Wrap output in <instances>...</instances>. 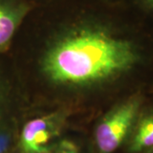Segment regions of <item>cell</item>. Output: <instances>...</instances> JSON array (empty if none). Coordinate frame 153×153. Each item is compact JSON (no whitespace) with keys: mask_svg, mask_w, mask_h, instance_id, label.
<instances>
[{"mask_svg":"<svg viewBox=\"0 0 153 153\" xmlns=\"http://www.w3.org/2000/svg\"><path fill=\"white\" fill-rule=\"evenodd\" d=\"M31 10L32 4L24 0H0V51L7 49Z\"/></svg>","mask_w":153,"mask_h":153,"instance_id":"3957f363","label":"cell"},{"mask_svg":"<svg viewBox=\"0 0 153 153\" xmlns=\"http://www.w3.org/2000/svg\"><path fill=\"white\" fill-rule=\"evenodd\" d=\"M128 151L141 153L153 150V111L137 119L132 129Z\"/></svg>","mask_w":153,"mask_h":153,"instance_id":"5b68a950","label":"cell"},{"mask_svg":"<svg viewBox=\"0 0 153 153\" xmlns=\"http://www.w3.org/2000/svg\"><path fill=\"white\" fill-rule=\"evenodd\" d=\"M136 5L145 13L153 17V0H134Z\"/></svg>","mask_w":153,"mask_h":153,"instance_id":"8992f818","label":"cell"},{"mask_svg":"<svg viewBox=\"0 0 153 153\" xmlns=\"http://www.w3.org/2000/svg\"><path fill=\"white\" fill-rule=\"evenodd\" d=\"M53 125L49 118H36L24 126L21 135L23 153H44L53 134Z\"/></svg>","mask_w":153,"mask_h":153,"instance_id":"277c9868","label":"cell"},{"mask_svg":"<svg viewBox=\"0 0 153 153\" xmlns=\"http://www.w3.org/2000/svg\"><path fill=\"white\" fill-rule=\"evenodd\" d=\"M151 153H153V150L152 151H151Z\"/></svg>","mask_w":153,"mask_h":153,"instance_id":"ba28073f","label":"cell"},{"mask_svg":"<svg viewBox=\"0 0 153 153\" xmlns=\"http://www.w3.org/2000/svg\"><path fill=\"white\" fill-rule=\"evenodd\" d=\"M137 45L113 24L79 19L47 54L44 71L59 83L115 80L140 64L141 53Z\"/></svg>","mask_w":153,"mask_h":153,"instance_id":"6da1fadb","label":"cell"},{"mask_svg":"<svg viewBox=\"0 0 153 153\" xmlns=\"http://www.w3.org/2000/svg\"><path fill=\"white\" fill-rule=\"evenodd\" d=\"M142 104L140 96H132L115 107L99 124L95 140L100 153H112L130 134Z\"/></svg>","mask_w":153,"mask_h":153,"instance_id":"7a4b0ae2","label":"cell"},{"mask_svg":"<svg viewBox=\"0 0 153 153\" xmlns=\"http://www.w3.org/2000/svg\"><path fill=\"white\" fill-rule=\"evenodd\" d=\"M44 153H55V152H44Z\"/></svg>","mask_w":153,"mask_h":153,"instance_id":"52a82bcc","label":"cell"}]
</instances>
